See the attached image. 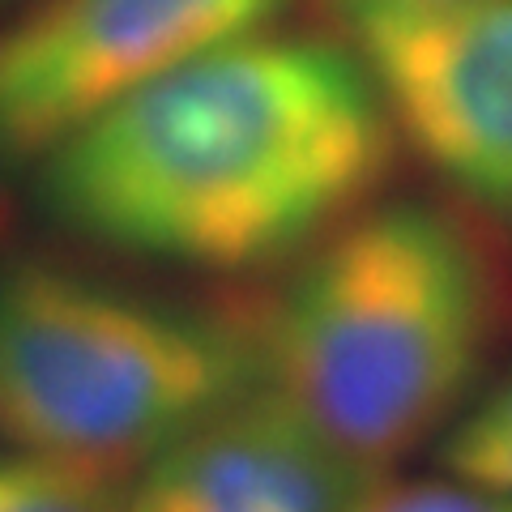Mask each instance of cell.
I'll return each instance as SVG.
<instances>
[{"label":"cell","instance_id":"obj_2","mask_svg":"<svg viewBox=\"0 0 512 512\" xmlns=\"http://www.w3.org/2000/svg\"><path fill=\"white\" fill-rule=\"evenodd\" d=\"M491 329L470 235L393 201L338 222L282 286L256 367L342 457L389 470L466 397Z\"/></svg>","mask_w":512,"mask_h":512},{"label":"cell","instance_id":"obj_8","mask_svg":"<svg viewBox=\"0 0 512 512\" xmlns=\"http://www.w3.org/2000/svg\"><path fill=\"white\" fill-rule=\"evenodd\" d=\"M0 512H124L107 478L43 457H0Z\"/></svg>","mask_w":512,"mask_h":512},{"label":"cell","instance_id":"obj_1","mask_svg":"<svg viewBox=\"0 0 512 512\" xmlns=\"http://www.w3.org/2000/svg\"><path fill=\"white\" fill-rule=\"evenodd\" d=\"M397 128L359 52L239 35L99 111L39 158L60 231L192 269H256L359 214Z\"/></svg>","mask_w":512,"mask_h":512},{"label":"cell","instance_id":"obj_5","mask_svg":"<svg viewBox=\"0 0 512 512\" xmlns=\"http://www.w3.org/2000/svg\"><path fill=\"white\" fill-rule=\"evenodd\" d=\"M350 30L397 133L512 218V0H350Z\"/></svg>","mask_w":512,"mask_h":512},{"label":"cell","instance_id":"obj_6","mask_svg":"<svg viewBox=\"0 0 512 512\" xmlns=\"http://www.w3.org/2000/svg\"><path fill=\"white\" fill-rule=\"evenodd\" d=\"M372 483L274 389H248L146 461L124 512H355Z\"/></svg>","mask_w":512,"mask_h":512},{"label":"cell","instance_id":"obj_7","mask_svg":"<svg viewBox=\"0 0 512 512\" xmlns=\"http://www.w3.org/2000/svg\"><path fill=\"white\" fill-rule=\"evenodd\" d=\"M440 466L474 487L512 495V372L453 423L440 444Z\"/></svg>","mask_w":512,"mask_h":512},{"label":"cell","instance_id":"obj_9","mask_svg":"<svg viewBox=\"0 0 512 512\" xmlns=\"http://www.w3.org/2000/svg\"><path fill=\"white\" fill-rule=\"evenodd\" d=\"M355 512H512V495L448 474L423 483H372L359 495Z\"/></svg>","mask_w":512,"mask_h":512},{"label":"cell","instance_id":"obj_4","mask_svg":"<svg viewBox=\"0 0 512 512\" xmlns=\"http://www.w3.org/2000/svg\"><path fill=\"white\" fill-rule=\"evenodd\" d=\"M286 0H43L0 30V175L184 60L261 30Z\"/></svg>","mask_w":512,"mask_h":512},{"label":"cell","instance_id":"obj_3","mask_svg":"<svg viewBox=\"0 0 512 512\" xmlns=\"http://www.w3.org/2000/svg\"><path fill=\"white\" fill-rule=\"evenodd\" d=\"M256 372V350L214 320L0 256V436L30 457L116 483Z\"/></svg>","mask_w":512,"mask_h":512}]
</instances>
